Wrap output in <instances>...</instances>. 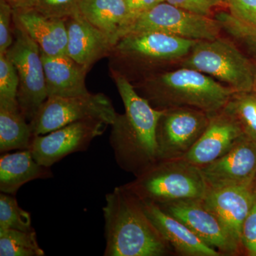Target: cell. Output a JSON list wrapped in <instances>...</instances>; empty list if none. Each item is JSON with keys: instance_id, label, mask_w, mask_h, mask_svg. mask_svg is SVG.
Returning <instances> with one entry per match:
<instances>
[{"instance_id": "1", "label": "cell", "mask_w": 256, "mask_h": 256, "mask_svg": "<svg viewBox=\"0 0 256 256\" xmlns=\"http://www.w3.org/2000/svg\"><path fill=\"white\" fill-rule=\"evenodd\" d=\"M110 72L124 107L110 126V146L120 168L137 178L159 162L156 128L163 110L153 108L124 75Z\"/></svg>"}, {"instance_id": "2", "label": "cell", "mask_w": 256, "mask_h": 256, "mask_svg": "<svg viewBox=\"0 0 256 256\" xmlns=\"http://www.w3.org/2000/svg\"><path fill=\"white\" fill-rule=\"evenodd\" d=\"M105 256H162L170 246L143 210L142 202L122 186L106 196Z\"/></svg>"}, {"instance_id": "3", "label": "cell", "mask_w": 256, "mask_h": 256, "mask_svg": "<svg viewBox=\"0 0 256 256\" xmlns=\"http://www.w3.org/2000/svg\"><path fill=\"white\" fill-rule=\"evenodd\" d=\"M139 87L140 96L158 110L188 107L210 116L223 110L235 94L210 76L185 67L148 76Z\"/></svg>"}, {"instance_id": "4", "label": "cell", "mask_w": 256, "mask_h": 256, "mask_svg": "<svg viewBox=\"0 0 256 256\" xmlns=\"http://www.w3.org/2000/svg\"><path fill=\"white\" fill-rule=\"evenodd\" d=\"M124 186L141 201L158 205L203 200L208 191L200 168L182 158L160 161Z\"/></svg>"}, {"instance_id": "5", "label": "cell", "mask_w": 256, "mask_h": 256, "mask_svg": "<svg viewBox=\"0 0 256 256\" xmlns=\"http://www.w3.org/2000/svg\"><path fill=\"white\" fill-rule=\"evenodd\" d=\"M218 79L235 92H252L255 66L227 38L198 41L182 63Z\"/></svg>"}, {"instance_id": "6", "label": "cell", "mask_w": 256, "mask_h": 256, "mask_svg": "<svg viewBox=\"0 0 256 256\" xmlns=\"http://www.w3.org/2000/svg\"><path fill=\"white\" fill-rule=\"evenodd\" d=\"M14 42L6 54L14 64L20 79L18 107L30 122L48 98L44 68L40 46L14 20Z\"/></svg>"}, {"instance_id": "7", "label": "cell", "mask_w": 256, "mask_h": 256, "mask_svg": "<svg viewBox=\"0 0 256 256\" xmlns=\"http://www.w3.org/2000/svg\"><path fill=\"white\" fill-rule=\"evenodd\" d=\"M112 102L104 94L48 97L30 122L33 136L47 134L82 120H100L111 126L117 117Z\"/></svg>"}, {"instance_id": "8", "label": "cell", "mask_w": 256, "mask_h": 256, "mask_svg": "<svg viewBox=\"0 0 256 256\" xmlns=\"http://www.w3.org/2000/svg\"><path fill=\"white\" fill-rule=\"evenodd\" d=\"M197 42L164 32L129 33L114 45L109 56L110 69L126 64L151 66L184 58L191 52Z\"/></svg>"}, {"instance_id": "9", "label": "cell", "mask_w": 256, "mask_h": 256, "mask_svg": "<svg viewBox=\"0 0 256 256\" xmlns=\"http://www.w3.org/2000/svg\"><path fill=\"white\" fill-rule=\"evenodd\" d=\"M148 31L164 32L195 41H205L220 37L222 28L215 18L190 12L163 2L138 16L126 34Z\"/></svg>"}, {"instance_id": "10", "label": "cell", "mask_w": 256, "mask_h": 256, "mask_svg": "<svg viewBox=\"0 0 256 256\" xmlns=\"http://www.w3.org/2000/svg\"><path fill=\"white\" fill-rule=\"evenodd\" d=\"M210 116L188 107L163 110L156 128L159 162L181 159L186 156L203 134Z\"/></svg>"}, {"instance_id": "11", "label": "cell", "mask_w": 256, "mask_h": 256, "mask_svg": "<svg viewBox=\"0 0 256 256\" xmlns=\"http://www.w3.org/2000/svg\"><path fill=\"white\" fill-rule=\"evenodd\" d=\"M108 126L100 120H82L41 136H34L30 150L37 162L47 168L65 156L86 150Z\"/></svg>"}, {"instance_id": "12", "label": "cell", "mask_w": 256, "mask_h": 256, "mask_svg": "<svg viewBox=\"0 0 256 256\" xmlns=\"http://www.w3.org/2000/svg\"><path fill=\"white\" fill-rule=\"evenodd\" d=\"M200 169L208 190L252 186L256 178V142L244 136L228 152Z\"/></svg>"}, {"instance_id": "13", "label": "cell", "mask_w": 256, "mask_h": 256, "mask_svg": "<svg viewBox=\"0 0 256 256\" xmlns=\"http://www.w3.org/2000/svg\"><path fill=\"white\" fill-rule=\"evenodd\" d=\"M158 206L182 222L210 246L224 254L238 252L240 246L230 237L218 218L204 206L202 200H185Z\"/></svg>"}, {"instance_id": "14", "label": "cell", "mask_w": 256, "mask_h": 256, "mask_svg": "<svg viewBox=\"0 0 256 256\" xmlns=\"http://www.w3.org/2000/svg\"><path fill=\"white\" fill-rule=\"evenodd\" d=\"M244 136L238 121L223 109L210 116L203 134L182 159L202 168L224 156Z\"/></svg>"}, {"instance_id": "15", "label": "cell", "mask_w": 256, "mask_h": 256, "mask_svg": "<svg viewBox=\"0 0 256 256\" xmlns=\"http://www.w3.org/2000/svg\"><path fill=\"white\" fill-rule=\"evenodd\" d=\"M256 191L252 186H229L208 190L202 200L220 220L229 235L242 246V227L252 210Z\"/></svg>"}, {"instance_id": "16", "label": "cell", "mask_w": 256, "mask_h": 256, "mask_svg": "<svg viewBox=\"0 0 256 256\" xmlns=\"http://www.w3.org/2000/svg\"><path fill=\"white\" fill-rule=\"evenodd\" d=\"M65 20L66 55L89 70L101 58L109 57L114 46L112 42L78 12Z\"/></svg>"}, {"instance_id": "17", "label": "cell", "mask_w": 256, "mask_h": 256, "mask_svg": "<svg viewBox=\"0 0 256 256\" xmlns=\"http://www.w3.org/2000/svg\"><path fill=\"white\" fill-rule=\"evenodd\" d=\"M141 202L152 224L168 245L178 254L188 256L220 255L218 250L202 242L182 222L168 214L161 207L152 202Z\"/></svg>"}, {"instance_id": "18", "label": "cell", "mask_w": 256, "mask_h": 256, "mask_svg": "<svg viewBox=\"0 0 256 256\" xmlns=\"http://www.w3.org/2000/svg\"><path fill=\"white\" fill-rule=\"evenodd\" d=\"M14 20L40 46L44 54H66L68 34L65 20L46 16L35 8L14 11Z\"/></svg>"}, {"instance_id": "19", "label": "cell", "mask_w": 256, "mask_h": 256, "mask_svg": "<svg viewBox=\"0 0 256 256\" xmlns=\"http://www.w3.org/2000/svg\"><path fill=\"white\" fill-rule=\"evenodd\" d=\"M48 97H70L89 94L86 86L88 69L68 55L50 56L42 53Z\"/></svg>"}, {"instance_id": "20", "label": "cell", "mask_w": 256, "mask_h": 256, "mask_svg": "<svg viewBox=\"0 0 256 256\" xmlns=\"http://www.w3.org/2000/svg\"><path fill=\"white\" fill-rule=\"evenodd\" d=\"M78 12L114 45L127 34L132 22L124 0H82Z\"/></svg>"}, {"instance_id": "21", "label": "cell", "mask_w": 256, "mask_h": 256, "mask_svg": "<svg viewBox=\"0 0 256 256\" xmlns=\"http://www.w3.org/2000/svg\"><path fill=\"white\" fill-rule=\"evenodd\" d=\"M50 168L37 162L30 150L4 153L0 158V191L15 195L28 182L53 178Z\"/></svg>"}, {"instance_id": "22", "label": "cell", "mask_w": 256, "mask_h": 256, "mask_svg": "<svg viewBox=\"0 0 256 256\" xmlns=\"http://www.w3.org/2000/svg\"><path fill=\"white\" fill-rule=\"evenodd\" d=\"M31 126L18 105L0 106V152L30 149L33 139Z\"/></svg>"}, {"instance_id": "23", "label": "cell", "mask_w": 256, "mask_h": 256, "mask_svg": "<svg viewBox=\"0 0 256 256\" xmlns=\"http://www.w3.org/2000/svg\"><path fill=\"white\" fill-rule=\"evenodd\" d=\"M34 230L0 229V256H44Z\"/></svg>"}, {"instance_id": "24", "label": "cell", "mask_w": 256, "mask_h": 256, "mask_svg": "<svg viewBox=\"0 0 256 256\" xmlns=\"http://www.w3.org/2000/svg\"><path fill=\"white\" fill-rule=\"evenodd\" d=\"M224 110L238 121L244 134L256 142V94L235 92Z\"/></svg>"}, {"instance_id": "25", "label": "cell", "mask_w": 256, "mask_h": 256, "mask_svg": "<svg viewBox=\"0 0 256 256\" xmlns=\"http://www.w3.org/2000/svg\"><path fill=\"white\" fill-rule=\"evenodd\" d=\"M0 229L33 230L30 212L18 206L14 195L0 194Z\"/></svg>"}, {"instance_id": "26", "label": "cell", "mask_w": 256, "mask_h": 256, "mask_svg": "<svg viewBox=\"0 0 256 256\" xmlns=\"http://www.w3.org/2000/svg\"><path fill=\"white\" fill-rule=\"evenodd\" d=\"M20 79L16 69L6 54H0V106L18 105Z\"/></svg>"}, {"instance_id": "27", "label": "cell", "mask_w": 256, "mask_h": 256, "mask_svg": "<svg viewBox=\"0 0 256 256\" xmlns=\"http://www.w3.org/2000/svg\"><path fill=\"white\" fill-rule=\"evenodd\" d=\"M82 0H36L35 9L52 18L66 20L78 12Z\"/></svg>"}, {"instance_id": "28", "label": "cell", "mask_w": 256, "mask_h": 256, "mask_svg": "<svg viewBox=\"0 0 256 256\" xmlns=\"http://www.w3.org/2000/svg\"><path fill=\"white\" fill-rule=\"evenodd\" d=\"M14 40V10L8 2L0 0V54H6Z\"/></svg>"}, {"instance_id": "29", "label": "cell", "mask_w": 256, "mask_h": 256, "mask_svg": "<svg viewBox=\"0 0 256 256\" xmlns=\"http://www.w3.org/2000/svg\"><path fill=\"white\" fill-rule=\"evenodd\" d=\"M190 12L210 16L217 8L227 6V0H165Z\"/></svg>"}, {"instance_id": "30", "label": "cell", "mask_w": 256, "mask_h": 256, "mask_svg": "<svg viewBox=\"0 0 256 256\" xmlns=\"http://www.w3.org/2000/svg\"><path fill=\"white\" fill-rule=\"evenodd\" d=\"M229 12L256 28V0H227Z\"/></svg>"}, {"instance_id": "31", "label": "cell", "mask_w": 256, "mask_h": 256, "mask_svg": "<svg viewBox=\"0 0 256 256\" xmlns=\"http://www.w3.org/2000/svg\"><path fill=\"white\" fill-rule=\"evenodd\" d=\"M240 242L248 255L256 256V193L252 210L242 225Z\"/></svg>"}, {"instance_id": "32", "label": "cell", "mask_w": 256, "mask_h": 256, "mask_svg": "<svg viewBox=\"0 0 256 256\" xmlns=\"http://www.w3.org/2000/svg\"><path fill=\"white\" fill-rule=\"evenodd\" d=\"M127 4L132 22L148 10L154 8L165 0H124ZM131 26V25H130Z\"/></svg>"}, {"instance_id": "33", "label": "cell", "mask_w": 256, "mask_h": 256, "mask_svg": "<svg viewBox=\"0 0 256 256\" xmlns=\"http://www.w3.org/2000/svg\"><path fill=\"white\" fill-rule=\"evenodd\" d=\"M9 3L14 11L34 9L36 0H5Z\"/></svg>"}, {"instance_id": "34", "label": "cell", "mask_w": 256, "mask_h": 256, "mask_svg": "<svg viewBox=\"0 0 256 256\" xmlns=\"http://www.w3.org/2000/svg\"><path fill=\"white\" fill-rule=\"evenodd\" d=\"M252 92L256 94V66L255 69V74H254V88H252Z\"/></svg>"}]
</instances>
